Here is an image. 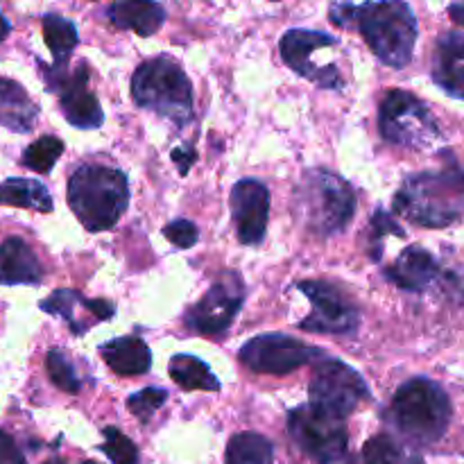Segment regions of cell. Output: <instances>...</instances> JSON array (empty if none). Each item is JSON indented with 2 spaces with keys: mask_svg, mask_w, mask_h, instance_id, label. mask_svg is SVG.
Listing matches in <instances>:
<instances>
[{
  "mask_svg": "<svg viewBox=\"0 0 464 464\" xmlns=\"http://www.w3.org/2000/svg\"><path fill=\"white\" fill-rule=\"evenodd\" d=\"M394 211L420 227H451L464 211V170L451 159L442 170L411 175L394 195Z\"/></svg>",
  "mask_w": 464,
  "mask_h": 464,
  "instance_id": "6da1fadb",
  "label": "cell"
},
{
  "mask_svg": "<svg viewBox=\"0 0 464 464\" xmlns=\"http://www.w3.org/2000/svg\"><path fill=\"white\" fill-rule=\"evenodd\" d=\"M453 408L442 385L430 379H412L403 383L385 411V421L399 438L415 447H429L444 438L451 424Z\"/></svg>",
  "mask_w": 464,
  "mask_h": 464,
  "instance_id": "7a4b0ae2",
  "label": "cell"
},
{
  "mask_svg": "<svg viewBox=\"0 0 464 464\" xmlns=\"http://www.w3.org/2000/svg\"><path fill=\"white\" fill-rule=\"evenodd\" d=\"M68 204L84 229L107 231L118 225L130 204L125 172L109 166H82L68 179Z\"/></svg>",
  "mask_w": 464,
  "mask_h": 464,
  "instance_id": "3957f363",
  "label": "cell"
},
{
  "mask_svg": "<svg viewBox=\"0 0 464 464\" xmlns=\"http://www.w3.org/2000/svg\"><path fill=\"white\" fill-rule=\"evenodd\" d=\"M297 218L311 234L334 236L347 229L356 213V195L352 186L331 170L304 172L295 190Z\"/></svg>",
  "mask_w": 464,
  "mask_h": 464,
  "instance_id": "277c9868",
  "label": "cell"
},
{
  "mask_svg": "<svg viewBox=\"0 0 464 464\" xmlns=\"http://www.w3.org/2000/svg\"><path fill=\"white\" fill-rule=\"evenodd\" d=\"M362 39L372 53L392 68H403L412 59L417 44V18L406 0H379L358 9Z\"/></svg>",
  "mask_w": 464,
  "mask_h": 464,
  "instance_id": "5b68a950",
  "label": "cell"
},
{
  "mask_svg": "<svg viewBox=\"0 0 464 464\" xmlns=\"http://www.w3.org/2000/svg\"><path fill=\"white\" fill-rule=\"evenodd\" d=\"M136 104L184 127L193 118V86L184 68L170 57H154L140 63L131 77Z\"/></svg>",
  "mask_w": 464,
  "mask_h": 464,
  "instance_id": "8992f818",
  "label": "cell"
},
{
  "mask_svg": "<svg viewBox=\"0 0 464 464\" xmlns=\"http://www.w3.org/2000/svg\"><path fill=\"white\" fill-rule=\"evenodd\" d=\"M288 433L315 464H335L347 456V426L343 417L306 403L288 415Z\"/></svg>",
  "mask_w": 464,
  "mask_h": 464,
  "instance_id": "52a82bcc",
  "label": "cell"
},
{
  "mask_svg": "<svg viewBox=\"0 0 464 464\" xmlns=\"http://www.w3.org/2000/svg\"><path fill=\"white\" fill-rule=\"evenodd\" d=\"M379 130L385 140L406 148H429L440 139L433 113L408 91H390L379 109Z\"/></svg>",
  "mask_w": 464,
  "mask_h": 464,
  "instance_id": "ba28073f",
  "label": "cell"
},
{
  "mask_svg": "<svg viewBox=\"0 0 464 464\" xmlns=\"http://www.w3.org/2000/svg\"><path fill=\"white\" fill-rule=\"evenodd\" d=\"M279 48L284 62L297 75L306 77L308 82L322 89L343 86V75L335 66V59H331V53L338 48V41L334 36L315 30H290L284 34Z\"/></svg>",
  "mask_w": 464,
  "mask_h": 464,
  "instance_id": "9c48e42d",
  "label": "cell"
},
{
  "mask_svg": "<svg viewBox=\"0 0 464 464\" xmlns=\"http://www.w3.org/2000/svg\"><path fill=\"white\" fill-rule=\"evenodd\" d=\"M311 401L313 406L347 420L356 406L370 399V388L353 367L335 361V358H322L317 362L311 379Z\"/></svg>",
  "mask_w": 464,
  "mask_h": 464,
  "instance_id": "30bf717a",
  "label": "cell"
},
{
  "mask_svg": "<svg viewBox=\"0 0 464 464\" xmlns=\"http://www.w3.org/2000/svg\"><path fill=\"white\" fill-rule=\"evenodd\" d=\"M41 77L48 84V91L59 95V107L63 118L72 127L80 130H95L104 122V111L100 107L98 98L89 91V66L84 62L68 72L66 68L45 66L41 63Z\"/></svg>",
  "mask_w": 464,
  "mask_h": 464,
  "instance_id": "8fae6325",
  "label": "cell"
},
{
  "mask_svg": "<svg viewBox=\"0 0 464 464\" xmlns=\"http://www.w3.org/2000/svg\"><path fill=\"white\" fill-rule=\"evenodd\" d=\"M297 288L313 304L311 315L299 322V329L308 334L329 335L356 334L361 324V313L343 290L324 281H302Z\"/></svg>",
  "mask_w": 464,
  "mask_h": 464,
  "instance_id": "7c38bea8",
  "label": "cell"
},
{
  "mask_svg": "<svg viewBox=\"0 0 464 464\" xmlns=\"http://www.w3.org/2000/svg\"><path fill=\"white\" fill-rule=\"evenodd\" d=\"M245 302V284L238 272H225L198 304L186 313V326L195 334H225Z\"/></svg>",
  "mask_w": 464,
  "mask_h": 464,
  "instance_id": "4fadbf2b",
  "label": "cell"
},
{
  "mask_svg": "<svg viewBox=\"0 0 464 464\" xmlns=\"http://www.w3.org/2000/svg\"><path fill=\"white\" fill-rule=\"evenodd\" d=\"M315 356L320 349H313L285 334H263L252 338L240 349V362L256 374L284 376L299 370Z\"/></svg>",
  "mask_w": 464,
  "mask_h": 464,
  "instance_id": "5bb4252c",
  "label": "cell"
},
{
  "mask_svg": "<svg viewBox=\"0 0 464 464\" xmlns=\"http://www.w3.org/2000/svg\"><path fill=\"white\" fill-rule=\"evenodd\" d=\"M231 213L238 240L249 247L263 243L270 216V190L256 179H240L231 188Z\"/></svg>",
  "mask_w": 464,
  "mask_h": 464,
  "instance_id": "9a60e30c",
  "label": "cell"
},
{
  "mask_svg": "<svg viewBox=\"0 0 464 464\" xmlns=\"http://www.w3.org/2000/svg\"><path fill=\"white\" fill-rule=\"evenodd\" d=\"M433 80L444 93L464 100V36L458 32H447L438 39Z\"/></svg>",
  "mask_w": 464,
  "mask_h": 464,
  "instance_id": "2e32d148",
  "label": "cell"
},
{
  "mask_svg": "<svg viewBox=\"0 0 464 464\" xmlns=\"http://www.w3.org/2000/svg\"><path fill=\"white\" fill-rule=\"evenodd\" d=\"M440 275V266L430 252L424 247H406L397 256L392 267L385 270V279L397 288L411 290V293H421L429 288Z\"/></svg>",
  "mask_w": 464,
  "mask_h": 464,
  "instance_id": "e0dca14e",
  "label": "cell"
},
{
  "mask_svg": "<svg viewBox=\"0 0 464 464\" xmlns=\"http://www.w3.org/2000/svg\"><path fill=\"white\" fill-rule=\"evenodd\" d=\"M44 281V267L21 238H7L0 243V285H39Z\"/></svg>",
  "mask_w": 464,
  "mask_h": 464,
  "instance_id": "ac0fdd59",
  "label": "cell"
},
{
  "mask_svg": "<svg viewBox=\"0 0 464 464\" xmlns=\"http://www.w3.org/2000/svg\"><path fill=\"white\" fill-rule=\"evenodd\" d=\"M107 16L118 30H131L139 36H152L166 21V9L157 0H116L107 9Z\"/></svg>",
  "mask_w": 464,
  "mask_h": 464,
  "instance_id": "d6986e66",
  "label": "cell"
},
{
  "mask_svg": "<svg viewBox=\"0 0 464 464\" xmlns=\"http://www.w3.org/2000/svg\"><path fill=\"white\" fill-rule=\"evenodd\" d=\"M104 362L118 376H140L152 367V353L140 338H116L100 347Z\"/></svg>",
  "mask_w": 464,
  "mask_h": 464,
  "instance_id": "ffe728a7",
  "label": "cell"
},
{
  "mask_svg": "<svg viewBox=\"0 0 464 464\" xmlns=\"http://www.w3.org/2000/svg\"><path fill=\"white\" fill-rule=\"evenodd\" d=\"M39 109L18 82L0 77V125L25 134L34 127Z\"/></svg>",
  "mask_w": 464,
  "mask_h": 464,
  "instance_id": "44dd1931",
  "label": "cell"
},
{
  "mask_svg": "<svg viewBox=\"0 0 464 464\" xmlns=\"http://www.w3.org/2000/svg\"><path fill=\"white\" fill-rule=\"evenodd\" d=\"M0 204L3 207H18L30 208L36 213H50L53 211V198H50L48 188L36 179H7L0 186Z\"/></svg>",
  "mask_w": 464,
  "mask_h": 464,
  "instance_id": "7402d4cb",
  "label": "cell"
},
{
  "mask_svg": "<svg viewBox=\"0 0 464 464\" xmlns=\"http://www.w3.org/2000/svg\"><path fill=\"white\" fill-rule=\"evenodd\" d=\"M168 372H170V379L181 390H186V392H193V390L218 392L220 390V381L208 370L207 362L195 356H188V353H177V356H172Z\"/></svg>",
  "mask_w": 464,
  "mask_h": 464,
  "instance_id": "603a6c76",
  "label": "cell"
},
{
  "mask_svg": "<svg viewBox=\"0 0 464 464\" xmlns=\"http://www.w3.org/2000/svg\"><path fill=\"white\" fill-rule=\"evenodd\" d=\"M41 27H44L45 45H48L54 57V66L66 68L68 59H71L72 50H75L77 41H80L75 23L59 16V14H45Z\"/></svg>",
  "mask_w": 464,
  "mask_h": 464,
  "instance_id": "cb8c5ba5",
  "label": "cell"
},
{
  "mask_svg": "<svg viewBox=\"0 0 464 464\" xmlns=\"http://www.w3.org/2000/svg\"><path fill=\"white\" fill-rule=\"evenodd\" d=\"M225 464H275V447L258 433H238L229 440Z\"/></svg>",
  "mask_w": 464,
  "mask_h": 464,
  "instance_id": "d4e9b609",
  "label": "cell"
},
{
  "mask_svg": "<svg viewBox=\"0 0 464 464\" xmlns=\"http://www.w3.org/2000/svg\"><path fill=\"white\" fill-rule=\"evenodd\" d=\"M62 154L63 143L57 136H41L39 140H34V143L23 152L21 163L25 168H30V170L39 172V175H48Z\"/></svg>",
  "mask_w": 464,
  "mask_h": 464,
  "instance_id": "484cf974",
  "label": "cell"
},
{
  "mask_svg": "<svg viewBox=\"0 0 464 464\" xmlns=\"http://www.w3.org/2000/svg\"><path fill=\"white\" fill-rule=\"evenodd\" d=\"M82 302H84V297H82L77 290L62 288V290H54L48 299H44V302H41V311L50 313V315H54V317H62V320L68 322V326H71L72 334L82 335L84 334V329H82L80 320L75 317V308L80 306Z\"/></svg>",
  "mask_w": 464,
  "mask_h": 464,
  "instance_id": "4316f807",
  "label": "cell"
},
{
  "mask_svg": "<svg viewBox=\"0 0 464 464\" xmlns=\"http://www.w3.org/2000/svg\"><path fill=\"white\" fill-rule=\"evenodd\" d=\"M45 370H48L50 381L59 390H63V392L77 394L82 390V381L77 379L72 362L68 361V356L62 349H50L48 356H45Z\"/></svg>",
  "mask_w": 464,
  "mask_h": 464,
  "instance_id": "83f0119b",
  "label": "cell"
},
{
  "mask_svg": "<svg viewBox=\"0 0 464 464\" xmlns=\"http://www.w3.org/2000/svg\"><path fill=\"white\" fill-rule=\"evenodd\" d=\"M401 449L390 435H376L362 447L352 464H399Z\"/></svg>",
  "mask_w": 464,
  "mask_h": 464,
  "instance_id": "f1b7e54d",
  "label": "cell"
},
{
  "mask_svg": "<svg viewBox=\"0 0 464 464\" xmlns=\"http://www.w3.org/2000/svg\"><path fill=\"white\" fill-rule=\"evenodd\" d=\"M102 433V451L107 453L109 460L113 464H139V449H136V444L131 442L127 435H122L121 430L113 429V426H107Z\"/></svg>",
  "mask_w": 464,
  "mask_h": 464,
  "instance_id": "f546056e",
  "label": "cell"
},
{
  "mask_svg": "<svg viewBox=\"0 0 464 464\" xmlns=\"http://www.w3.org/2000/svg\"><path fill=\"white\" fill-rule=\"evenodd\" d=\"M166 399H168V392L163 388H145L127 399V408H130L131 415H134L136 420L145 424V421L152 420L154 412L166 403Z\"/></svg>",
  "mask_w": 464,
  "mask_h": 464,
  "instance_id": "4dcf8cb0",
  "label": "cell"
},
{
  "mask_svg": "<svg viewBox=\"0 0 464 464\" xmlns=\"http://www.w3.org/2000/svg\"><path fill=\"white\" fill-rule=\"evenodd\" d=\"M163 236H166V238L170 240L175 247L190 249L195 243H198L199 231L190 220H175V222H170L166 229H163Z\"/></svg>",
  "mask_w": 464,
  "mask_h": 464,
  "instance_id": "1f68e13d",
  "label": "cell"
},
{
  "mask_svg": "<svg viewBox=\"0 0 464 464\" xmlns=\"http://www.w3.org/2000/svg\"><path fill=\"white\" fill-rule=\"evenodd\" d=\"M370 231H372V249L381 247V238H383L385 234L399 236V238H403V236H406V231L397 225V220H392V218H390V213H385L383 208H379V211L372 216Z\"/></svg>",
  "mask_w": 464,
  "mask_h": 464,
  "instance_id": "d6a6232c",
  "label": "cell"
},
{
  "mask_svg": "<svg viewBox=\"0 0 464 464\" xmlns=\"http://www.w3.org/2000/svg\"><path fill=\"white\" fill-rule=\"evenodd\" d=\"M0 464H27L12 435L0 430Z\"/></svg>",
  "mask_w": 464,
  "mask_h": 464,
  "instance_id": "836d02e7",
  "label": "cell"
},
{
  "mask_svg": "<svg viewBox=\"0 0 464 464\" xmlns=\"http://www.w3.org/2000/svg\"><path fill=\"white\" fill-rule=\"evenodd\" d=\"M195 159H198L195 148H175L172 150V161H175V166L179 168V175H188V170H190V166L195 163Z\"/></svg>",
  "mask_w": 464,
  "mask_h": 464,
  "instance_id": "e575fe53",
  "label": "cell"
},
{
  "mask_svg": "<svg viewBox=\"0 0 464 464\" xmlns=\"http://www.w3.org/2000/svg\"><path fill=\"white\" fill-rule=\"evenodd\" d=\"M449 16H451L453 23L464 27V5H451V7H449Z\"/></svg>",
  "mask_w": 464,
  "mask_h": 464,
  "instance_id": "d590c367",
  "label": "cell"
},
{
  "mask_svg": "<svg viewBox=\"0 0 464 464\" xmlns=\"http://www.w3.org/2000/svg\"><path fill=\"white\" fill-rule=\"evenodd\" d=\"M9 32H12V25H9V21L3 16V12H0V41L7 39Z\"/></svg>",
  "mask_w": 464,
  "mask_h": 464,
  "instance_id": "8d00e7d4",
  "label": "cell"
},
{
  "mask_svg": "<svg viewBox=\"0 0 464 464\" xmlns=\"http://www.w3.org/2000/svg\"><path fill=\"white\" fill-rule=\"evenodd\" d=\"M45 464H66L63 460H57V458H54V460H48Z\"/></svg>",
  "mask_w": 464,
  "mask_h": 464,
  "instance_id": "74e56055",
  "label": "cell"
},
{
  "mask_svg": "<svg viewBox=\"0 0 464 464\" xmlns=\"http://www.w3.org/2000/svg\"><path fill=\"white\" fill-rule=\"evenodd\" d=\"M82 464H100V462H93V460H86V462H82Z\"/></svg>",
  "mask_w": 464,
  "mask_h": 464,
  "instance_id": "f35d334b",
  "label": "cell"
}]
</instances>
